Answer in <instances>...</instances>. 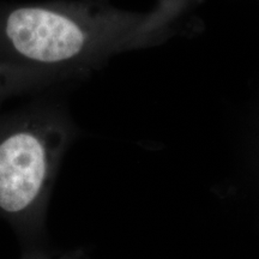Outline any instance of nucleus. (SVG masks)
I'll return each instance as SVG.
<instances>
[{
    "label": "nucleus",
    "instance_id": "nucleus-1",
    "mask_svg": "<svg viewBox=\"0 0 259 259\" xmlns=\"http://www.w3.org/2000/svg\"><path fill=\"white\" fill-rule=\"evenodd\" d=\"M198 0H157L131 12L103 0L0 4V63L88 77L112 57L167 41Z\"/></svg>",
    "mask_w": 259,
    "mask_h": 259
},
{
    "label": "nucleus",
    "instance_id": "nucleus-2",
    "mask_svg": "<svg viewBox=\"0 0 259 259\" xmlns=\"http://www.w3.org/2000/svg\"><path fill=\"white\" fill-rule=\"evenodd\" d=\"M40 94V93H38ZM12 107L0 105V220L28 245L64 144V126L37 99Z\"/></svg>",
    "mask_w": 259,
    "mask_h": 259
},
{
    "label": "nucleus",
    "instance_id": "nucleus-3",
    "mask_svg": "<svg viewBox=\"0 0 259 259\" xmlns=\"http://www.w3.org/2000/svg\"><path fill=\"white\" fill-rule=\"evenodd\" d=\"M67 82L51 71L0 63V105L45 92Z\"/></svg>",
    "mask_w": 259,
    "mask_h": 259
},
{
    "label": "nucleus",
    "instance_id": "nucleus-4",
    "mask_svg": "<svg viewBox=\"0 0 259 259\" xmlns=\"http://www.w3.org/2000/svg\"><path fill=\"white\" fill-rule=\"evenodd\" d=\"M103 2H106V0H103Z\"/></svg>",
    "mask_w": 259,
    "mask_h": 259
}]
</instances>
